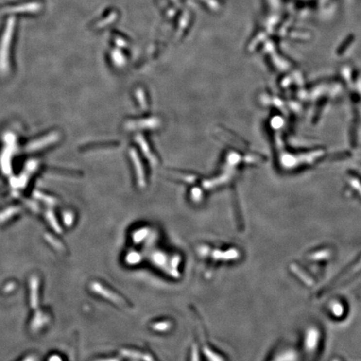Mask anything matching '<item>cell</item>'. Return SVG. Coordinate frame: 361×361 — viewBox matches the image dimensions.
I'll return each instance as SVG.
<instances>
[]
</instances>
